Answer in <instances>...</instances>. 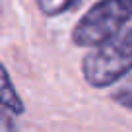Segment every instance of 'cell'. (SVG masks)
<instances>
[{
    "instance_id": "obj_2",
    "label": "cell",
    "mask_w": 132,
    "mask_h": 132,
    "mask_svg": "<svg viewBox=\"0 0 132 132\" xmlns=\"http://www.w3.org/2000/svg\"><path fill=\"white\" fill-rule=\"evenodd\" d=\"M84 76L93 87H107L132 70V29L84 58Z\"/></svg>"
},
{
    "instance_id": "obj_5",
    "label": "cell",
    "mask_w": 132,
    "mask_h": 132,
    "mask_svg": "<svg viewBox=\"0 0 132 132\" xmlns=\"http://www.w3.org/2000/svg\"><path fill=\"white\" fill-rule=\"evenodd\" d=\"M113 101L119 105H122L124 109H130L132 111V80L119 87V89L113 91Z\"/></svg>"
},
{
    "instance_id": "obj_3",
    "label": "cell",
    "mask_w": 132,
    "mask_h": 132,
    "mask_svg": "<svg viewBox=\"0 0 132 132\" xmlns=\"http://www.w3.org/2000/svg\"><path fill=\"white\" fill-rule=\"evenodd\" d=\"M2 105H4L10 113H14V115H21V113L25 111L23 101L20 99L18 91L14 89L6 68H2Z\"/></svg>"
},
{
    "instance_id": "obj_1",
    "label": "cell",
    "mask_w": 132,
    "mask_h": 132,
    "mask_svg": "<svg viewBox=\"0 0 132 132\" xmlns=\"http://www.w3.org/2000/svg\"><path fill=\"white\" fill-rule=\"evenodd\" d=\"M132 18V0H101L78 21L72 41L80 47H101L115 39Z\"/></svg>"
},
{
    "instance_id": "obj_4",
    "label": "cell",
    "mask_w": 132,
    "mask_h": 132,
    "mask_svg": "<svg viewBox=\"0 0 132 132\" xmlns=\"http://www.w3.org/2000/svg\"><path fill=\"white\" fill-rule=\"evenodd\" d=\"M82 0H37V6L45 16L54 18L58 14H64L68 10L76 8Z\"/></svg>"
}]
</instances>
